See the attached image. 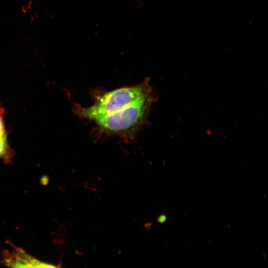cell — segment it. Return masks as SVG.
<instances>
[{"instance_id":"277c9868","label":"cell","mask_w":268,"mask_h":268,"mask_svg":"<svg viewBox=\"0 0 268 268\" xmlns=\"http://www.w3.org/2000/svg\"><path fill=\"white\" fill-rule=\"evenodd\" d=\"M167 220V217L164 214L159 215L157 218V221L160 223H164Z\"/></svg>"},{"instance_id":"8992f818","label":"cell","mask_w":268,"mask_h":268,"mask_svg":"<svg viewBox=\"0 0 268 268\" xmlns=\"http://www.w3.org/2000/svg\"><path fill=\"white\" fill-rule=\"evenodd\" d=\"M5 134H3V135H0V138H1V137L3 136L4 135H5Z\"/></svg>"},{"instance_id":"7a4b0ae2","label":"cell","mask_w":268,"mask_h":268,"mask_svg":"<svg viewBox=\"0 0 268 268\" xmlns=\"http://www.w3.org/2000/svg\"><path fill=\"white\" fill-rule=\"evenodd\" d=\"M151 101L150 94L145 96L117 112L94 121L102 129L112 133H130L144 121Z\"/></svg>"},{"instance_id":"6da1fadb","label":"cell","mask_w":268,"mask_h":268,"mask_svg":"<svg viewBox=\"0 0 268 268\" xmlns=\"http://www.w3.org/2000/svg\"><path fill=\"white\" fill-rule=\"evenodd\" d=\"M150 92L148 81H144L137 85L102 93L95 96L93 105L81 108L78 113L82 117L94 121L122 110L139 98L150 94Z\"/></svg>"},{"instance_id":"3957f363","label":"cell","mask_w":268,"mask_h":268,"mask_svg":"<svg viewBox=\"0 0 268 268\" xmlns=\"http://www.w3.org/2000/svg\"><path fill=\"white\" fill-rule=\"evenodd\" d=\"M6 147L5 135L0 138V157L5 152Z\"/></svg>"},{"instance_id":"5b68a950","label":"cell","mask_w":268,"mask_h":268,"mask_svg":"<svg viewBox=\"0 0 268 268\" xmlns=\"http://www.w3.org/2000/svg\"><path fill=\"white\" fill-rule=\"evenodd\" d=\"M4 127L1 117H0V135L4 134Z\"/></svg>"}]
</instances>
